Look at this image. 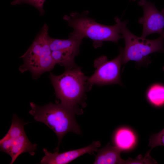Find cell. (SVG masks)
Wrapping results in <instances>:
<instances>
[{
  "label": "cell",
  "instance_id": "cell-1",
  "mask_svg": "<svg viewBox=\"0 0 164 164\" xmlns=\"http://www.w3.org/2000/svg\"><path fill=\"white\" fill-rule=\"evenodd\" d=\"M49 77L53 87L56 98L60 103L82 114L86 105V93L90 91L88 77L77 65L65 69L62 74L56 75L50 72Z\"/></svg>",
  "mask_w": 164,
  "mask_h": 164
},
{
  "label": "cell",
  "instance_id": "cell-2",
  "mask_svg": "<svg viewBox=\"0 0 164 164\" xmlns=\"http://www.w3.org/2000/svg\"><path fill=\"white\" fill-rule=\"evenodd\" d=\"M31 109L29 113L36 121L43 122L52 129L58 140L55 151L59 152V146L64 135L69 132L80 134L81 131L77 123L74 110L61 104L51 102L43 106L33 102L30 103Z\"/></svg>",
  "mask_w": 164,
  "mask_h": 164
},
{
  "label": "cell",
  "instance_id": "cell-3",
  "mask_svg": "<svg viewBox=\"0 0 164 164\" xmlns=\"http://www.w3.org/2000/svg\"><path fill=\"white\" fill-rule=\"evenodd\" d=\"M115 21L119 27L125 41V46L122 48V64L130 61H135L138 65H147L150 63V54L156 52H164V33L155 39H148L137 36L128 29L127 21H121L118 17Z\"/></svg>",
  "mask_w": 164,
  "mask_h": 164
},
{
  "label": "cell",
  "instance_id": "cell-4",
  "mask_svg": "<svg viewBox=\"0 0 164 164\" xmlns=\"http://www.w3.org/2000/svg\"><path fill=\"white\" fill-rule=\"evenodd\" d=\"M48 31V26L45 24L31 46L20 57L23 63L19 70L22 73L29 71L35 79L50 71L56 65L51 55Z\"/></svg>",
  "mask_w": 164,
  "mask_h": 164
},
{
  "label": "cell",
  "instance_id": "cell-5",
  "mask_svg": "<svg viewBox=\"0 0 164 164\" xmlns=\"http://www.w3.org/2000/svg\"><path fill=\"white\" fill-rule=\"evenodd\" d=\"M87 12L79 14L73 12L69 15H65L63 19L72 27L73 31L83 38L91 39L94 48L101 47L104 41L116 43L123 38L118 24L107 26L99 23L87 15Z\"/></svg>",
  "mask_w": 164,
  "mask_h": 164
},
{
  "label": "cell",
  "instance_id": "cell-6",
  "mask_svg": "<svg viewBox=\"0 0 164 164\" xmlns=\"http://www.w3.org/2000/svg\"><path fill=\"white\" fill-rule=\"evenodd\" d=\"M119 50V54L112 60H108L106 56L103 55L94 60V67L95 70L87 79L90 90L94 85L102 86L117 84L123 85L120 72L122 64V48H120Z\"/></svg>",
  "mask_w": 164,
  "mask_h": 164
},
{
  "label": "cell",
  "instance_id": "cell-7",
  "mask_svg": "<svg viewBox=\"0 0 164 164\" xmlns=\"http://www.w3.org/2000/svg\"><path fill=\"white\" fill-rule=\"evenodd\" d=\"M138 5L143 10V16L138 20L143 26L141 37L145 38L148 36L155 33L162 35L164 30V9L159 11L154 4L147 0H140Z\"/></svg>",
  "mask_w": 164,
  "mask_h": 164
},
{
  "label": "cell",
  "instance_id": "cell-8",
  "mask_svg": "<svg viewBox=\"0 0 164 164\" xmlns=\"http://www.w3.org/2000/svg\"><path fill=\"white\" fill-rule=\"evenodd\" d=\"M99 141H94L92 144L85 147L73 150L59 153L49 152L46 148L43 150L45 155L40 162L41 164H66L69 163L79 157L86 154H93L101 146Z\"/></svg>",
  "mask_w": 164,
  "mask_h": 164
},
{
  "label": "cell",
  "instance_id": "cell-9",
  "mask_svg": "<svg viewBox=\"0 0 164 164\" xmlns=\"http://www.w3.org/2000/svg\"><path fill=\"white\" fill-rule=\"evenodd\" d=\"M2 139L6 140L9 145L10 150L9 155L12 158L10 164H12L21 154L28 152L32 156L37 149V145L33 144L30 141L25 132L15 138H2Z\"/></svg>",
  "mask_w": 164,
  "mask_h": 164
},
{
  "label": "cell",
  "instance_id": "cell-10",
  "mask_svg": "<svg viewBox=\"0 0 164 164\" xmlns=\"http://www.w3.org/2000/svg\"><path fill=\"white\" fill-rule=\"evenodd\" d=\"M83 38L79 34L73 31L67 39H60L49 37V43L52 51L55 50H67L78 55L80 47Z\"/></svg>",
  "mask_w": 164,
  "mask_h": 164
},
{
  "label": "cell",
  "instance_id": "cell-11",
  "mask_svg": "<svg viewBox=\"0 0 164 164\" xmlns=\"http://www.w3.org/2000/svg\"><path fill=\"white\" fill-rule=\"evenodd\" d=\"M122 151L115 146L109 143L98 151L94 164H124L120 154Z\"/></svg>",
  "mask_w": 164,
  "mask_h": 164
},
{
  "label": "cell",
  "instance_id": "cell-12",
  "mask_svg": "<svg viewBox=\"0 0 164 164\" xmlns=\"http://www.w3.org/2000/svg\"><path fill=\"white\" fill-rule=\"evenodd\" d=\"M113 141L115 146L122 151L132 148L136 143V138L131 129L122 127L118 129L115 132Z\"/></svg>",
  "mask_w": 164,
  "mask_h": 164
},
{
  "label": "cell",
  "instance_id": "cell-13",
  "mask_svg": "<svg viewBox=\"0 0 164 164\" xmlns=\"http://www.w3.org/2000/svg\"><path fill=\"white\" fill-rule=\"evenodd\" d=\"M146 97L149 102L157 107L164 106V84L158 83L151 85L147 90Z\"/></svg>",
  "mask_w": 164,
  "mask_h": 164
},
{
  "label": "cell",
  "instance_id": "cell-14",
  "mask_svg": "<svg viewBox=\"0 0 164 164\" xmlns=\"http://www.w3.org/2000/svg\"><path fill=\"white\" fill-rule=\"evenodd\" d=\"M51 55L56 64H58L68 69L77 65L74 59L77 56L70 51L63 50H55L52 51Z\"/></svg>",
  "mask_w": 164,
  "mask_h": 164
},
{
  "label": "cell",
  "instance_id": "cell-15",
  "mask_svg": "<svg viewBox=\"0 0 164 164\" xmlns=\"http://www.w3.org/2000/svg\"><path fill=\"white\" fill-rule=\"evenodd\" d=\"M27 123L20 119L16 114H14L10 127L2 138H13L20 136L25 132L24 127Z\"/></svg>",
  "mask_w": 164,
  "mask_h": 164
},
{
  "label": "cell",
  "instance_id": "cell-16",
  "mask_svg": "<svg viewBox=\"0 0 164 164\" xmlns=\"http://www.w3.org/2000/svg\"><path fill=\"white\" fill-rule=\"evenodd\" d=\"M46 0H13L11 4L13 5L26 3L34 6L39 11L40 14L43 15L45 13L43 5Z\"/></svg>",
  "mask_w": 164,
  "mask_h": 164
},
{
  "label": "cell",
  "instance_id": "cell-17",
  "mask_svg": "<svg viewBox=\"0 0 164 164\" xmlns=\"http://www.w3.org/2000/svg\"><path fill=\"white\" fill-rule=\"evenodd\" d=\"M150 151H148L145 157L142 158L141 155H138L135 159L129 158L124 161V164H156L157 162L150 156Z\"/></svg>",
  "mask_w": 164,
  "mask_h": 164
},
{
  "label": "cell",
  "instance_id": "cell-18",
  "mask_svg": "<svg viewBox=\"0 0 164 164\" xmlns=\"http://www.w3.org/2000/svg\"><path fill=\"white\" fill-rule=\"evenodd\" d=\"M149 145L152 149L158 146H164V128L158 133L151 136Z\"/></svg>",
  "mask_w": 164,
  "mask_h": 164
},
{
  "label": "cell",
  "instance_id": "cell-19",
  "mask_svg": "<svg viewBox=\"0 0 164 164\" xmlns=\"http://www.w3.org/2000/svg\"><path fill=\"white\" fill-rule=\"evenodd\" d=\"M163 70L164 71V66L163 67Z\"/></svg>",
  "mask_w": 164,
  "mask_h": 164
},
{
  "label": "cell",
  "instance_id": "cell-20",
  "mask_svg": "<svg viewBox=\"0 0 164 164\" xmlns=\"http://www.w3.org/2000/svg\"><path fill=\"white\" fill-rule=\"evenodd\" d=\"M133 0V1H135L136 0Z\"/></svg>",
  "mask_w": 164,
  "mask_h": 164
}]
</instances>
